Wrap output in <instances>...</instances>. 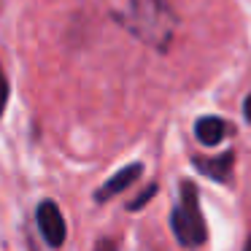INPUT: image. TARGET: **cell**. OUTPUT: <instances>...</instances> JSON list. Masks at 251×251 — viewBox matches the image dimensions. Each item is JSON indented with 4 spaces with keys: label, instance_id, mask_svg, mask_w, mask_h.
Listing matches in <instances>:
<instances>
[{
    "label": "cell",
    "instance_id": "6",
    "mask_svg": "<svg viewBox=\"0 0 251 251\" xmlns=\"http://www.w3.org/2000/svg\"><path fill=\"white\" fill-rule=\"evenodd\" d=\"M232 159H235V154L232 151H224L222 157H216V159H200L197 157L195 159V168L200 170V173H205L208 178H213V181H227L229 178V168H232Z\"/></svg>",
    "mask_w": 251,
    "mask_h": 251
},
{
    "label": "cell",
    "instance_id": "5",
    "mask_svg": "<svg viewBox=\"0 0 251 251\" xmlns=\"http://www.w3.org/2000/svg\"><path fill=\"white\" fill-rule=\"evenodd\" d=\"M229 132H232V125H227L222 116H202V119H197V125H195L197 141H200L202 146H208V149L219 146Z\"/></svg>",
    "mask_w": 251,
    "mask_h": 251
},
{
    "label": "cell",
    "instance_id": "7",
    "mask_svg": "<svg viewBox=\"0 0 251 251\" xmlns=\"http://www.w3.org/2000/svg\"><path fill=\"white\" fill-rule=\"evenodd\" d=\"M154 195H157V184H151V186H149V189L143 192L141 197H138V200H132V202H130V205H127V208H130V211H141V208L146 205V202L151 200Z\"/></svg>",
    "mask_w": 251,
    "mask_h": 251
},
{
    "label": "cell",
    "instance_id": "10",
    "mask_svg": "<svg viewBox=\"0 0 251 251\" xmlns=\"http://www.w3.org/2000/svg\"><path fill=\"white\" fill-rule=\"evenodd\" d=\"M243 114H246V119L251 122V95L246 98V103H243Z\"/></svg>",
    "mask_w": 251,
    "mask_h": 251
},
{
    "label": "cell",
    "instance_id": "2",
    "mask_svg": "<svg viewBox=\"0 0 251 251\" xmlns=\"http://www.w3.org/2000/svg\"><path fill=\"white\" fill-rule=\"evenodd\" d=\"M170 227H173L176 238L186 249H200L208 238V227L200 211V195L192 181H181V200L173 208L170 216Z\"/></svg>",
    "mask_w": 251,
    "mask_h": 251
},
{
    "label": "cell",
    "instance_id": "1",
    "mask_svg": "<svg viewBox=\"0 0 251 251\" xmlns=\"http://www.w3.org/2000/svg\"><path fill=\"white\" fill-rule=\"evenodd\" d=\"M114 17L132 35L157 49L168 46L176 30V17L170 14L165 0H116Z\"/></svg>",
    "mask_w": 251,
    "mask_h": 251
},
{
    "label": "cell",
    "instance_id": "3",
    "mask_svg": "<svg viewBox=\"0 0 251 251\" xmlns=\"http://www.w3.org/2000/svg\"><path fill=\"white\" fill-rule=\"evenodd\" d=\"M35 222H38L41 238H44L49 246L60 249V246L65 243L68 227H65V219H62L57 202H51V200H44V202H41V205L35 208Z\"/></svg>",
    "mask_w": 251,
    "mask_h": 251
},
{
    "label": "cell",
    "instance_id": "9",
    "mask_svg": "<svg viewBox=\"0 0 251 251\" xmlns=\"http://www.w3.org/2000/svg\"><path fill=\"white\" fill-rule=\"evenodd\" d=\"M95 251H119V246H116L111 238H103L98 246H95Z\"/></svg>",
    "mask_w": 251,
    "mask_h": 251
},
{
    "label": "cell",
    "instance_id": "11",
    "mask_svg": "<svg viewBox=\"0 0 251 251\" xmlns=\"http://www.w3.org/2000/svg\"><path fill=\"white\" fill-rule=\"evenodd\" d=\"M243 251H251V238L246 240V246H243Z\"/></svg>",
    "mask_w": 251,
    "mask_h": 251
},
{
    "label": "cell",
    "instance_id": "4",
    "mask_svg": "<svg viewBox=\"0 0 251 251\" xmlns=\"http://www.w3.org/2000/svg\"><path fill=\"white\" fill-rule=\"evenodd\" d=\"M141 173H143V165H141V162H132V165H127V168L116 170V173L111 176V178L105 181V184L100 186L98 192H95V200H98V202H105V200H111V197L122 195L125 189H130V186L135 184Z\"/></svg>",
    "mask_w": 251,
    "mask_h": 251
},
{
    "label": "cell",
    "instance_id": "8",
    "mask_svg": "<svg viewBox=\"0 0 251 251\" xmlns=\"http://www.w3.org/2000/svg\"><path fill=\"white\" fill-rule=\"evenodd\" d=\"M8 78H6V73L0 71V116H3V111H6V103H8Z\"/></svg>",
    "mask_w": 251,
    "mask_h": 251
}]
</instances>
